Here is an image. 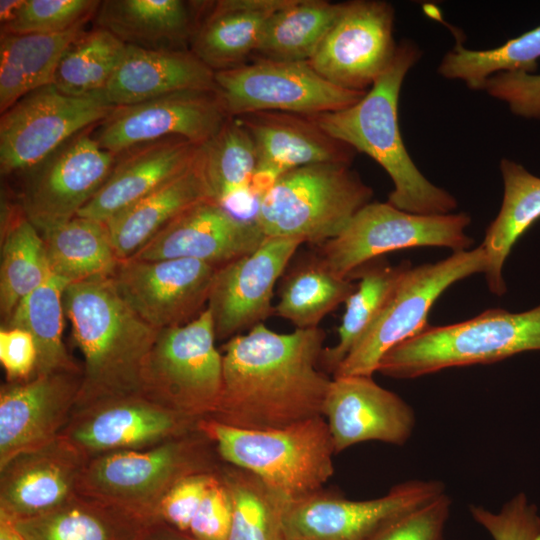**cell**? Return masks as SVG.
Instances as JSON below:
<instances>
[{
	"mask_svg": "<svg viewBox=\"0 0 540 540\" xmlns=\"http://www.w3.org/2000/svg\"><path fill=\"white\" fill-rule=\"evenodd\" d=\"M325 338L320 327L278 333L263 323L230 338L221 395L209 418L264 430L322 415L332 380L318 368Z\"/></svg>",
	"mask_w": 540,
	"mask_h": 540,
	"instance_id": "6da1fadb",
	"label": "cell"
},
{
	"mask_svg": "<svg viewBox=\"0 0 540 540\" xmlns=\"http://www.w3.org/2000/svg\"><path fill=\"white\" fill-rule=\"evenodd\" d=\"M420 56L415 43L403 40L389 67L358 102L339 111L310 117L330 136L356 152L367 154L387 172L394 186L388 203L415 214H449L457 208L456 198L420 172L399 128L400 90Z\"/></svg>",
	"mask_w": 540,
	"mask_h": 540,
	"instance_id": "7a4b0ae2",
	"label": "cell"
},
{
	"mask_svg": "<svg viewBox=\"0 0 540 540\" xmlns=\"http://www.w3.org/2000/svg\"><path fill=\"white\" fill-rule=\"evenodd\" d=\"M63 303L84 359L76 407L141 393L143 367L159 331L123 301L111 276L68 284Z\"/></svg>",
	"mask_w": 540,
	"mask_h": 540,
	"instance_id": "3957f363",
	"label": "cell"
},
{
	"mask_svg": "<svg viewBox=\"0 0 540 540\" xmlns=\"http://www.w3.org/2000/svg\"><path fill=\"white\" fill-rule=\"evenodd\" d=\"M198 429L214 443L222 462L253 473L289 503L322 490L334 474L336 453L322 415L264 430L205 417Z\"/></svg>",
	"mask_w": 540,
	"mask_h": 540,
	"instance_id": "277c9868",
	"label": "cell"
},
{
	"mask_svg": "<svg viewBox=\"0 0 540 540\" xmlns=\"http://www.w3.org/2000/svg\"><path fill=\"white\" fill-rule=\"evenodd\" d=\"M214 443L201 430L144 450L118 451L87 460L77 492L120 507L149 521L183 478L217 472L221 466Z\"/></svg>",
	"mask_w": 540,
	"mask_h": 540,
	"instance_id": "5b68a950",
	"label": "cell"
},
{
	"mask_svg": "<svg viewBox=\"0 0 540 540\" xmlns=\"http://www.w3.org/2000/svg\"><path fill=\"white\" fill-rule=\"evenodd\" d=\"M534 350H540V305L521 313L491 308L460 323L427 325L390 349L377 372L413 379L451 367L490 364Z\"/></svg>",
	"mask_w": 540,
	"mask_h": 540,
	"instance_id": "8992f818",
	"label": "cell"
},
{
	"mask_svg": "<svg viewBox=\"0 0 540 540\" xmlns=\"http://www.w3.org/2000/svg\"><path fill=\"white\" fill-rule=\"evenodd\" d=\"M372 196L350 164H310L279 176L258 198L254 220L266 237L320 246L339 235Z\"/></svg>",
	"mask_w": 540,
	"mask_h": 540,
	"instance_id": "52a82bcc",
	"label": "cell"
},
{
	"mask_svg": "<svg viewBox=\"0 0 540 540\" xmlns=\"http://www.w3.org/2000/svg\"><path fill=\"white\" fill-rule=\"evenodd\" d=\"M206 308L187 324L159 331L145 361L141 393L180 413L209 417L222 390V354Z\"/></svg>",
	"mask_w": 540,
	"mask_h": 540,
	"instance_id": "ba28073f",
	"label": "cell"
},
{
	"mask_svg": "<svg viewBox=\"0 0 540 540\" xmlns=\"http://www.w3.org/2000/svg\"><path fill=\"white\" fill-rule=\"evenodd\" d=\"M471 218L464 212L423 215L400 210L388 202H370L344 230L319 246L318 255L341 278H349L364 265L400 249L446 247L466 251L473 239L465 233Z\"/></svg>",
	"mask_w": 540,
	"mask_h": 540,
	"instance_id": "9c48e42d",
	"label": "cell"
},
{
	"mask_svg": "<svg viewBox=\"0 0 540 540\" xmlns=\"http://www.w3.org/2000/svg\"><path fill=\"white\" fill-rule=\"evenodd\" d=\"M483 245L435 263L409 267L400 278L378 318L356 343L334 376L365 375L377 372L383 356L401 342L415 336L427 324L428 313L452 284L476 273H484Z\"/></svg>",
	"mask_w": 540,
	"mask_h": 540,
	"instance_id": "30bf717a",
	"label": "cell"
},
{
	"mask_svg": "<svg viewBox=\"0 0 540 540\" xmlns=\"http://www.w3.org/2000/svg\"><path fill=\"white\" fill-rule=\"evenodd\" d=\"M215 92L228 117L260 111L315 116L345 109L366 92L339 87L308 61L258 57L215 72Z\"/></svg>",
	"mask_w": 540,
	"mask_h": 540,
	"instance_id": "8fae6325",
	"label": "cell"
},
{
	"mask_svg": "<svg viewBox=\"0 0 540 540\" xmlns=\"http://www.w3.org/2000/svg\"><path fill=\"white\" fill-rule=\"evenodd\" d=\"M114 108L101 93L69 96L53 84L29 92L1 113V174L28 171Z\"/></svg>",
	"mask_w": 540,
	"mask_h": 540,
	"instance_id": "7c38bea8",
	"label": "cell"
},
{
	"mask_svg": "<svg viewBox=\"0 0 540 540\" xmlns=\"http://www.w3.org/2000/svg\"><path fill=\"white\" fill-rule=\"evenodd\" d=\"M443 493L445 485L438 480L405 481L370 500H350L322 489L287 505L283 540H371L395 519Z\"/></svg>",
	"mask_w": 540,
	"mask_h": 540,
	"instance_id": "4fadbf2b",
	"label": "cell"
},
{
	"mask_svg": "<svg viewBox=\"0 0 540 540\" xmlns=\"http://www.w3.org/2000/svg\"><path fill=\"white\" fill-rule=\"evenodd\" d=\"M200 420L133 393L76 407L59 436L89 459L154 447L197 430Z\"/></svg>",
	"mask_w": 540,
	"mask_h": 540,
	"instance_id": "5bb4252c",
	"label": "cell"
},
{
	"mask_svg": "<svg viewBox=\"0 0 540 540\" xmlns=\"http://www.w3.org/2000/svg\"><path fill=\"white\" fill-rule=\"evenodd\" d=\"M83 131L24 172L20 206L41 233L71 220L112 172L117 157Z\"/></svg>",
	"mask_w": 540,
	"mask_h": 540,
	"instance_id": "9a60e30c",
	"label": "cell"
},
{
	"mask_svg": "<svg viewBox=\"0 0 540 540\" xmlns=\"http://www.w3.org/2000/svg\"><path fill=\"white\" fill-rule=\"evenodd\" d=\"M228 118L215 91L186 90L116 107L91 135L102 149L118 156L168 138L204 145Z\"/></svg>",
	"mask_w": 540,
	"mask_h": 540,
	"instance_id": "2e32d148",
	"label": "cell"
},
{
	"mask_svg": "<svg viewBox=\"0 0 540 540\" xmlns=\"http://www.w3.org/2000/svg\"><path fill=\"white\" fill-rule=\"evenodd\" d=\"M394 15L393 6L385 1L342 3L336 21L309 64L339 87L368 91L396 55Z\"/></svg>",
	"mask_w": 540,
	"mask_h": 540,
	"instance_id": "e0dca14e",
	"label": "cell"
},
{
	"mask_svg": "<svg viewBox=\"0 0 540 540\" xmlns=\"http://www.w3.org/2000/svg\"><path fill=\"white\" fill-rule=\"evenodd\" d=\"M216 270L194 259L129 258L111 277L123 301L160 331L187 324L207 308Z\"/></svg>",
	"mask_w": 540,
	"mask_h": 540,
	"instance_id": "ac0fdd59",
	"label": "cell"
},
{
	"mask_svg": "<svg viewBox=\"0 0 540 540\" xmlns=\"http://www.w3.org/2000/svg\"><path fill=\"white\" fill-rule=\"evenodd\" d=\"M302 243L266 237L253 252L217 268L207 303L216 339L229 340L274 314V287Z\"/></svg>",
	"mask_w": 540,
	"mask_h": 540,
	"instance_id": "d6986e66",
	"label": "cell"
},
{
	"mask_svg": "<svg viewBox=\"0 0 540 540\" xmlns=\"http://www.w3.org/2000/svg\"><path fill=\"white\" fill-rule=\"evenodd\" d=\"M82 371L35 375L0 388V467L55 441L78 400Z\"/></svg>",
	"mask_w": 540,
	"mask_h": 540,
	"instance_id": "ffe728a7",
	"label": "cell"
},
{
	"mask_svg": "<svg viewBox=\"0 0 540 540\" xmlns=\"http://www.w3.org/2000/svg\"><path fill=\"white\" fill-rule=\"evenodd\" d=\"M335 453L366 441L403 445L415 427L412 407L372 376H334L324 401Z\"/></svg>",
	"mask_w": 540,
	"mask_h": 540,
	"instance_id": "44dd1931",
	"label": "cell"
},
{
	"mask_svg": "<svg viewBox=\"0 0 540 540\" xmlns=\"http://www.w3.org/2000/svg\"><path fill=\"white\" fill-rule=\"evenodd\" d=\"M265 238L254 220L240 219L208 199L177 216L131 258L194 259L219 268L253 252Z\"/></svg>",
	"mask_w": 540,
	"mask_h": 540,
	"instance_id": "7402d4cb",
	"label": "cell"
},
{
	"mask_svg": "<svg viewBox=\"0 0 540 540\" xmlns=\"http://www.w3.org/2000/svg\"><path fill=\"white\" fill-rule=\"evenodd\" d=\"M87 458L60 436L0 467V514L13 521L44 514L74 496Z\"/></svg>",
	"mask_w": 540,
	"mask_h": 540,
	"instance_id": "603a6c76",
	"label": "cell"
},
{
	"mask_svg": "<svg viewBox=\"0 0 540 540\" xmlns=\"http://www.w3.org/2000/svg\"><path fill=\"white\" fill-rule=\"evenodd\" d=\"M202 146L183 138H168L116 156L109 177L77 216L108 222L189 169Z\"/></svg>",
	"mask_w": 540,
	"mask_h": 540,
	"instance_id": "cb8c5ba5",
	"label": "cell"
},
{
	"mask_svg": "<svg viewBox=\"0 0 540 540\" xmlns=\"http://www.w3.org/2000/svg\"><path fill=\"white\" fill-rule=\"evenodd\" d=\"M256 148V171L276 180L282 174L315 163H352L356 151L325 132L310 116L260 111L236 117Z\"/></svg>",
	"mask_w": 540,
	"mask_h": 540,
	"instance_id": "d4e9b609",
	"label": "cell"
},
{
	"mask_svg": "<svg viewBox=\"0 0 540 540\" xmlns=\"http://www.w3.org/2000/svg\"><path fill=\"white\" fill-rule=\"evenodd\" d=\"M186 90L215 91V72L190 49L127 45L101 94L116 108Z\"/></svg>",
	"mask_w": 540,
	"mask_h": 540,
	"instance_id": "484cf974",
	"label": "cell"
},
{
	"mask_svg": "<svg viewBox=\"0 0 540 540\" xmlns=\"http://www.w3.org/2000/svg\"><path fill=\"white\" fill-rule=\"evenodd\" d=\"M289 1L202 2L189 49L214 72L242 65L255 53L269 18Z\"/></svg>",
	"mask_w": 540,
	"mask_h": 540,
	"instance_id": "4316f807",
	"label": "cell"
},
{
	"mask_svg": "<svg viewBox=\"0 0 540 540\" xmlns=\"http://www.w3.org/2000/svg\"><path fill=\"white\" fill-rule=\"evenodd\" d=\"M201 2L181 0H106L94 17L126 45L147 49H189Z\"/></svg>",
	"mask_w": 540,
	"mask_h": 540,
	"instance_id": "83f0119b",
	"label": "cell"
},
{
	"mask_svg": "<svg viewBox=\"0 0 540 540\" xmlns=\"http://www.w3.org/2000/svg\"><path fill=\"white\" fill-rule=\"evenodd\" d=\"M201 153L185 172L106 222L120 261L134 256L181 213L204 200L212 199Z\"/></svg>",
	"mask_w": 540,
	"mask_h": 540,
	"instance_id": "f1b7e54d",
	"label": "cell"
},
{
	"mask_svg": "<svg viewBox=\"0 0 540 540\" xmlns=\"http://www.w3.org/2000/svg\"><path fill=\"white\" fill-rule=\"evenodd\" d=\"M153 521L77 492L44 514L13 522L27 540H140Z\"/></svg>",
	"mask_w": 540,
	"mask_h": 540,
	"instance_id": "f546056e",
	"label": "cell"
},
{
	"mask_svg": "<svg viewBox=\"0 0 540 540\" xmlns=\"http://www.w3.org/2000/svg\"><path fill=\"white\" fill-rule=\"evenodd\" d=\"M500 171L503 200L482 243L486 253L485 279L490 292L497 296L507 290L502 271L513 245L540 218V178L506 158L500 161Z\"/></svg>",
	"mask_w": 540,
	"mask_h": 540,
	"instance_id": "4dcf8cb0",
	"label": "cell"
},
{
	"mask_svg": "<svg viewBox=\"0 0 540 540\" xmlns=\"http://www.w3.org/2000/svg\"><path fill=\"white\" fill-rule=\"evenodd\" d=\"M86 25L60 33L1 34V113L29 92L52 84L62 55Z\"/></svg>",
	"mask_w": 540,
	"mask_h": 540,
	"instance_id": "1f68e13d",
	"label": "cell"
},
{
	"mask_svg": "<svg viewBox=\"0 0 540 540\" xmlns=\"http://www.w3.org/2000/svg\"><path fill=\"white\" fill-rule=\"evenodd\" d=\"M1 237L0 311L5 322L52 272L43 237L20 205L2 210Z\"/></svg>",
	"mask_w": 540,
	"mask_h": 540,
	"instance_id": "d6a6232c",
	"label": "cell"
},
{
	"mask_svg": "<svg viewBox=\"0 0 540 540\" xmlns=\"http://www.w3.org/2000/svg\"><path fill=\"white\" fill-rule=\"evenodd\" d=\"M41 235L52 274L69 283L112 276L120 262L106 222L76 216Z\"/></svg>",
	"mask_w": 540,
	"mask_h": 540,
	"instance_id": "836d02e7",
	"label": "cell"
},
{
	"mask_svg": "<svg viewBox=\"0 0 540 540\" xmlns=\"http://www.w3.org/2000/svg\"><path fill=\"white\" fill-rule=\"evenodd\" d=\"M356 289L357 284L334 274L317 254L297 263L284 276L274 313L295 329L316 328Z\"/></svg>",
	"mask_w": 540,
	"mask_h": 540,
	"instance_id": "e575fe53",
	"label": "cell"
},
{
	"mask_svg": "<svg viewBox=\"0 0 540 540\" xmlns=\"http://www.w3.org/2000/svg\"><path fill=\"white\" fill-rule=\"evenodd\" d=\"M68 284L67 280L52 274L23 298L4 322L3 327L21 328L32 335L38 353L33 376L57 371H82L62 339L65 316L63 295Z\"/></svg>",
	"mask_w": 540,
	"mask_h": 540,
	"instance_id": "d590c367",
	"label": "cell"
},
{
	"mask_svg": "<svg viewBox=\"0 0 540 540\" xmlns=\"http://www.w3.org/2000/svg\"><path fill=\"white\" fill-rule=\"evenodd\" d=\"M342 3L290 0L267 21L255 54L260 58L309 61L336 21Z\"/></svg>",
	"mask_w": 540,
	"mask_h": 540,
	"instance_id": "8d00e7d4",
	"label": "cell"
},
{
	"mask_svg": "<svg viewBox=\"0 0 540 540\" xmlns=\"http://www.w3.org/2000/svg\"><path fill=\"white\" fill-rule=\"evenodd\" d=\"M411 267L409 261L391 266L377 258L360 268L355 292L345 302L346 308L338 328V341L324 347L320 364L329 373L337 370L356 343L380 315L403 273Z\"/></svg>",
	"mask_w": 540,
	"mask_h": 540,
	"instance_id": "74e56055",
	"label": "cell"
},
{
	"mask_svg": "<svg viewBox=\"0 0 540 540\" xmlns=\"http://www.w3.org/2000/svg\"><path fill=\"white\" fill-rule=\"evenodd\" d=\"M218 473L232 506L227 540H283L282 518L289 502L247 470L223 462Z\"/></svg>",
	"mask_w": 540,
	"mask_h": 540,
	"instance_id": "f35d334b",
	"label": "cell"
},
{
	"mask_svg": "<svg viewBox=\"0 0 540 540\" xmlns=\"http://www.w3.org/2000/svg\"><path fill=\"white\" fill-rule=\"evenodd\" d=\"M126 46L104 28L96 26L85 30L62 55L52 84L69 96L101 93L118 67Z\"/></svg>",
	"mask_w": 540,
	"mask_h": 540,
	"instance_id": "ab89813d",
	"label": "cell"
},
{
	"mask_svg": "<svg viewBox=\"0 0 540 540\" xmlns=\"http://www.w3.org/2000/svg\"><path fill=\"white\" fill-rule=\"evenodd\" d=\"M201 160L212 199L220 205L251 191L257 168L254 141L236 117H229L202 147Z\"/></svg>",
	"mask_w": 540,
	"mask_h": 540,
	"instance_id": "60d3db41",
	"label": "cell"
},
{
	"mask_svg": "<svg viewBox=\"0 0 540 540\" xmlns=\"http://www.w3.org/2000/svg\"><path fill=\"white\" fill-rule=\"evenodd\" d=\"M540 58V26L493 49L472 50L457 43L438 67L447 79L461 80L473 90H483L486 81L502 72L532 73Z\"/></svg>",
	"mask_w": 540,
	"mask_h": 540,
	"instance_id": "b9f144b4",
	"label": "cell"
},
{
	"mask_svg": "<svg viewBox=\"0 0 540 540\" xmlns=\"http://www.w3.org/2000/svg\"><path fill=\"white\" fill-rule=\"evenodd\" d=\"M101 4L98 0H25L1 34L60 33L87 24Z\"/></svg>",
	"mask_w": 540,
	"mask_h": 540,
	"instance_id": "7bdbcfd3",
	"label": "cell"
},
{
	"mask_svg": "<svg viewBox=\"0 0 540 540\" xmlns=\"http://www.w3.org/2000/svg\"><path fill=\"white\" fill-rule=\"evenodd\" d=\"M470 514L493 540H540V516L534 504L520 493L498 512L470 505Z\"/></svg>",
	"mask_w": 540,
	"mask_h": 540,
	"instance_id": "ee69618b",
	"label": "cell"
},
{
	"mask_svg": "<svg viewBox=\"0 0 540 540\" xmlns=\"http://www.w3.org/2000/svg\"><path fill=\"white\" fill-rule=\"evenodd\" d=\"M450 507L451 499L445 492L395 519L371 540H443Z\"/></svg>",
	"mask_w": 540,
	"mask_h": 540,
	"instance_id": "f6af8a7d",
	"label": "cell"
},
{
	"mask_svg": "<svg viewBox=\"0 0 540 540\" xmlns=\"http://www.w3.org/2000/svg\"><path fill=\"white\" fill-rule=\"evenodd\" d=\"M217 476L218 471L198 473L177 482L162 499L157 512L158 519L188 533L207 489Z\"/></svg>",
	"mask_w": 540,
	"mask_h": 540,
	"instance_id": "bcb514c9",
	"label": "cell"
},
{
	"mask_svg": "<svg viewBox=\"0 0 540 540\" xmlns=\"http://www.w3.org/2000/svg\"><path fill=\"white\" fill-rule=\"evenodd\" d=\"M483 90L506 102L513 114L540 119V75L525 72L498 73L486 81Z\"/></svg>",
	"mask_w": 540,
	"mask_h": 540,
	"instance_id": "7dc6e473",
	"label": "cell"
},
{
	"mask_svg": "<svg viewBox=\"0 0 540 540\" xmlns=\"http://www.w3.org/2000/svg\"><path fill=\"white\" fill-rule=\"evenodd\" d=\"M231 518L230 496L218 473L207 489L188 533L197 540H227Z\"/></svg>",
	"mask_w": 540,
	"mask_h": 540,
	"instance_id": "c3c4849f",
	"label": "cell"
},
{
	"mask_svg": "<svg viewBox=\"0 0 540 540\" xmlns=\"http://www.w3.org/2000/svg\"><path fill=\"white\" fill-rule=\"evenodd\" d=\"M38 353L32 335L17 327H1L0 362L6 382H21L33 377Z\"/></svg>",
	"mask_w": 540,
	"mask_h": 540,
	"instance_id": "681fc988",
	"label": "cell"
},
{
	"mask_svg": "<svg viewBox=\"0 0 540 540\" xmlns=\"http://www.w3.org/2000/svg\"><path fill=\"white\" fill-rule=\"evenodd\" d=\"M140 540H197L189 533L179 531L159 519L151 522Z\"/></svg>",
	"mask_w": 540,
	"mask_h": 540,
	"instance_id": "f907efd6",
	"label": "cell"
},
{
	"mask_svg": "<svg viewBox=\"0 0 540 540\" xmlns=\"http://www.w3.org/2000/svg\"><path fill=\"white\" fill-rule=\"evenodd\" d=\"M25 0H1L0 24L1 27L11 22L19 13Z\"/></svg>",
	"mask_w": 540,
	"mask_h": 540,
	"instance_id": "816d5d0a",
	"label": "cell"
},
{
	"mask_svg": "<svg viewBox=\"0 0 540 540\" xmlns=\"http://www.w3.org/2000/svg\"><path fill=\"white\" fill-rule=\"evenodd\" d=\"M0 540H27L15 527L13 520L0 514Z\"/></svg>",
	"mask_w": 540,
	"mask_h": 540,
	"instance_id": "f5cc1de1",
	"label": "cell"
}]
</instances>
